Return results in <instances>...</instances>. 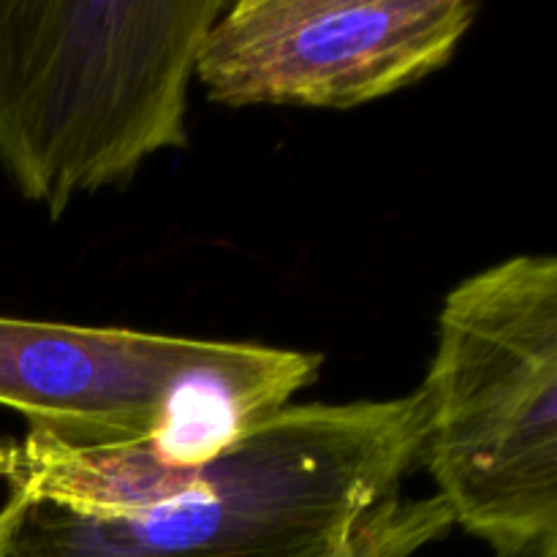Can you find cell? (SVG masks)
<instances>
[{"label": "cell", "mask_w": 557, "mask_h": 557, "mask_svg": "<svg viewBox=\"0 0 557 557\" xmlns=\"http://www.w3.org/2000/svg\"><path fill=\"white\" fill-rule=\"evenodd\" d=\"M435 498L490 547L557 542V259L457 283L419 389Z\"/></svg>", "instance_id": "4"}, {"label": "cell", "mask_w": 557, "mask_h": 557, "mask_svg": "<svg viewBox=\"0 0 557 557\" xmlns=\"http://www.w3.org/2000/svg\"><path fill=\"white\" fill-rule=\"evenodd\" d=\"M319 373L297 348L0 315V406L49 444L107 449L98 473L125 511L172 495Z\"/></svg>", "instance_id": "2"}, {"label": "cell", "mask_w": 557, "mask_h": 557, "mask_svg": "<svg viewBox=\"0 0 557 557\" xmlns=\"http://www.w3.org/2000/svg\"><path fill=\"white\" fill-rule=\"evenodd\" d=\"M471 0H237L196 58L223 107L354 109L392 96L455 58Z\"/></svg>", "instance_id": "5"}, {"label": "cell", "mask_w": 557, "mask_h": 557, "mask_svg": "<svg viewBox=\"0 0 557 557\" xmlns=\"http://www.w3.org/2000/svg\"><path fill=\"white\" fill-rule=\"evenodd\" d=\"M422 438L419 389L292 403L131 515L85 517L5 493L0 557H319L400 495Z\"/></svg>", "instance_id": "1"}, {"label": "cell", "mask_w": 557, "mask_h": 557, "mask_svg": "<svg viewBox=\"0 0 557 557\" xmlns=\"http://www.w3.org/2000/svg\"><path fill=\"white\" fill-rule=\"evenodd\" d=\"M226 0H0V166L60 218L188 145L196 58Z\"/></svg>", "instance_id": "3"}, {"label": "cell", "mask_w": 557, "mask_h": 557, "mask_svg": "<svg viewBox=\"0 0 557 557\" xmlns=\"http://www.w3.org/2000/svg\"><path fill=\"white\" fill-rule=\"evenodd\" d=\"M449 528L455 525L438 498L408 500L397 495L375 509L346 542L319 557H413L446 536Z\"/></svg>", "instance_id": "6"}, {"label": "cell", "mask_w": 557, "mask_h": 557, "mask_svg": "<svg viewBox=\"0 0 557 557\" xmlns=\"http://www.w3.org/2000/svg\"><path fill=\"white\" fill-rule=\"evenodd\" d=\"M493 557H557V542H528L493 549Z\"/></svg>", "instance_id": "7"}]
</instances>
